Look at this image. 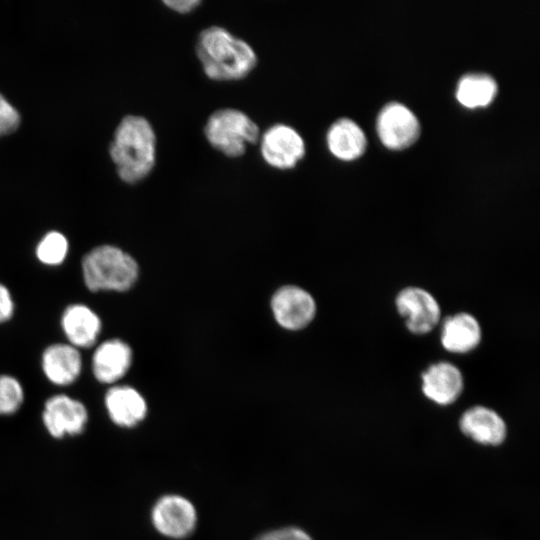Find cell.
Segmentation results:
<instances>
[{"label":"cell","mask_w":540,"mask_h":540,"mask_svg":"<svg viewBox=\"0 0 540 540\" xmlns=\"http://www.w3.org/2000/svg\"><path fill=\"white\" fill-rule=\"evenodd\" d=\"M195 51L204 74L213 81L242 80L258 63L257 54L248 42L218 25L199 33Z\"/></svg>","instance_id":"1"},{"label":"cell","mask_w":540,"mask_h":540,"mask_svg":"<svg viewBox=\"0 0 540 540\" xmlns=\"http://www.w3.org/2000/svg\"><path fill=\"white\" fill-rule=\"evenodd\" d=\"M157 139L151 123L139 115H127L118 124L109 153L120 179L135 184L145 179L156 164Z\"/></svg>","instance_id":"2"},{"label":"cell","mask_w":540,"mask_h":540,"mask_svg":"<svg viewBox=\"0 0 540 540\" xmlns=\"http://www.w3.org/2000/svg\"><path fill=\"white\" fill-rule=\"evenodd\" d=\"M83 281L91 292H124L137 281L136 260L119 247L105 244L88 251L82 258Z\"/></svg>","instance_id":"3"},{"label":"cell","mask_w":540,"mask_h":540,"mask_svg":"<svg viewBox=\"0 0 540 540\" xmlns=\"http://www.w3.org/2000/svg\"><path fill=\"white\" fill-rule=\"evenodd\" d=\"M207 142L228 158L245 154L249 145L260 138L257 123L245 112L236 108H221L210 114L204 125Z\"/></svg>","instance_id":"4"},{"label":"cell","mask_w":540,"mask_h":540,"mask_svg":"<svg viewBox=\"0 0 540 540\" xmlns=\"http://www.w3.org/2000/svg\"><path fill=\"white\" fill-rule=\"evenodd\" d=\"M263 161L277 170H291L304 158L306 146L303 137L291 125L275 123L259 138Z\"/></svg>","instance_id":"5"},{"label":"cell","mask_w":540,"mask_h":540,"mask_svg":"<svg viewBox=\"0 0 540 540\" xmlns=\"http://www.w3.org/2000/svg\"><path fill=\"white\" fill-rule=\"evenodd\" d=\"M41 419L50 437L60 440L82 434L88 424L89 413L80 400L56 394L45 401Z\"/></svg>","instance_id":"6"},{"label":"cell","mask_w":540,"mask_h":540,"mask_svg":"<svg viewBox=\"0 0 540 540\" xmlns=\"http://www.w3.org/2000/svg\"><path fill=\"white\" fill-rule=\"evenodd\" d=\"M151 522L162 536L184 539L196 528L197 512L187 498L177 494H167L160 497L153 505Z\"/></svg>","instance_id":"7"},{"label":"cell","mask_w":540,"mask_h":540,"mask_svg":"<svg viewBox=\"0 0 540 540\" xmlns=\"http://www.w3.org/2000/svg\"><path fill=\"white\" fill-rule=\"evenodd\" d=\"M398 313L404 318L407 329L416 335L431 332L440 321L441 309L435 297L427 290L410 286L396 296Z\"/></svg>","instance_id":"8"},{"label":"cell","mask_w":540,"mask_h":540,"mask_svg":"<svg viewBox=\"0 0 540 540\" xmlns=\"http://www.w3.org/2000/svg\"><path fill=\"white\" fill-rule=\"evenodd\" d=\"M377 133L387 148L402 150L418 139L420 124L410 109L392 102L385 105L378 115Z\"/></svg>","instance_id":"9"},{"label":"cell","mask_w":540,"mask_h":540,"mask_svg":"<svg viewBox=\"0 0 540 540\" xmlns=\"http://www.w3.org/2000/svg\"><path fill=\"white\" fill-rule=\"evenodd\" d=\"M273 315L280 326L289 330L306 327L316 314L313 297L297 286H284L271 300Z\"/></svg>","instance_id":"10"},{"label":"cell","mask_w":540,"mask_h":540,"mask_svg":"<svg viewBox=\"0 0 540 540\" xmlns=\"http://www.w3.org/2000/svg\"><path fill=\"white\" fill-rule=\"evenodd\" d=\"M461 432L475 443L496 447L501 445L507 437L506 422L495 410L475 405L465 410L459 419Z\"/></svg>","instance_id":"11"},{"label":"cell","mask_w":540,"mask_h":540,"mask_svg":"<svg viewBox=\"0 0 540 540\" xmlns=\"http://www.w3.org/2000/svg\"><path fill=\"white\" fill-rule=\"evenodd\" d=\"M133 352L125 341L112 338L98 344L91 358V371L102 384L112 385L123 378L131 367Z\"/></svg>","instance_id":"12"},{"label":"cell","mask_w":540,"mask_h":540,"mask_svg":"<svg viewBox=\"0 0 540 540\" xmlns=\"http://www.w3.org/2000/svg\"><path fill=\"white\" fill-rule=\"evenodd\" d=\"M41 370L53 385H72L80 377L83 367L80 350L69 343H53L41 355Z\"/></svg>","instance_id":"13"},{"label":"cell","mask_w":540,"mask_h":540,"mask_svg":"<svg viewBox=\"0 0 540 540\" xmlns=\"http://www.w3.org/2000/svg\"><path fill=\"white\" fill-rule=\"evenodd\" d=\"M421 389L430 401L440 406L453 404L460 397L464 380L461 371L450 362L431 364L422 373Z\"/></svg>","instance_id":"14"},{"label":"cell","mask_w":540,"mask_h":540,"mask_svg":"<svg viewBox=\"0 0 540 540\" xmlns=\"http://www.w3.org/2000/svg\"><path fill=\"white\" fill-rule=\"evenodd\" d=\"M62 332L67 343L80 349L94 346L102 331L100 316L84 303H72L62 312Z\"/></svg>","instance_id":"15"},{"label":"cell","mask_w":540,"mask_h":540,"mask_svg":"<svg viewBox=\"0 0 540 540\" xmlns=\"http://www.w3.org/2000/svg\"><path fill=\"white\" fill-rule=\"evenodd\" d=\"M104 407L113 424L133 428L147 415V403L141 393L129 385H112L104 395Z\"/></svg>","instance_id":"16"},{"label":"cell","mask_w":540,"mask_h":540,"mask_svg":"<svg viewBox=\"0 0 540 540\" xmlns=\"http://www.w3.org/2000/svg\"><path fill=\"white\" fill-rule=\"evenodd\" d=\"M482 338L481 326L471 314L459 312L444 319L440 340L444 349L452 353L473 351Z\"/></svg>","instance_id":"17"},{"label":"cell","mask_w":540,"mask_h":540,"mask_svg":"<svg viewBox=\"0 0 540 540\" xmlns=\"http://www.w3.org/2000/svg\"><path fill=\"white\" fill-rule=\"evenodd\" d=\"M326 143L332 155L350 161L364 153L367 141L364 132L353 120L341 118L329 127Z\"/></svg>","instance_id":"18"},{"label":"cell","mask_w":540,"mask_h":540,"mask_svg":"<svg viewBox=\"0 0 540 540\" xmlns=\"http://www.w3.org/2000/svg\"><path fill=\"white\" fill-rule=\"evenodd\" d=\"M497 94L496 81L487 74H466L458 82L456 98L465 107L489 105Z\"/></svg>","instance_id":"19"},{"label":"cell","mask_w":540,"mask_h":540,"mask_svg":"<svg viewBox=\"0 0 540 540\" xmlns=\"http://www.w3.org/2000/svg\"><path fill=\"white\" fill-rule=\"evenodd\" d=\"M69 241L59 231H49L39 240L35 247L37 260L45 266H59L67 258Z\"/></svg>","instance_id":"20"},{"label":"cell","mask_w":540,"mask_h":540,"mask_svg":"<svg viewBox=\"0 0 540 540\" xmlns=\"http://www.w3.org/2000/svg\"><path fill=\"white\" fill-rule=\"evenodd\" d=\"M25 399L21 382L9 374L0 375V416L17 413Z\"/></svg>","instance_id":"21"},{"label":"cell","mask_w":540,"mask_h":540,"mask_svg":"<svg viewBox=\"0 0 540 540\" xmlns=\"http://www.w3.org/2000/svg\"><path fill=\"white\" fill-rule=\"evenodd\" d=\"M19 124L17 109L0 93V137L15 131Z\"/></svg>","instance_id":"22"},{"label":"cell","mask_w":540,"mask_h":540,"mask_svg":"<svg viewBox=\"0 0 540 540\" xmlns=\"http://www.w3.org/2000/svg\"><path fill=\"white\" fill-rule=\"evenodd\" d=\"M255 540H313L303 529L294 526L273 529L259 535Z\"/></svg>","instance_id":"23"},{"label":"cell","mask_w":540,"mask_h":540,"mask_svg":"<svg viewBox=\"0 0 540 540\" xmlns=\"http://www.w3.org/2000/svg\"><path fill=\"white\" fill-rule=\"evenodd\" d=\"M15 311V302L8 287L0 283V324L9 321Z\"/></svg>","instance_id":"24"},{"label":"cell","mask_w":540,"mask_h":540,"mask_svg":"<svg viewBox=\"0 0 540 540\" xmlns=\"http://www.w3.org/2000/svg\"><path fill=\"white\" fill-rule=\"evenodd\" d=\"M202 2L200 0L163 1V4L178 14L193 12Z\"/></svg>","instance_id":"25"}]
</instances>
